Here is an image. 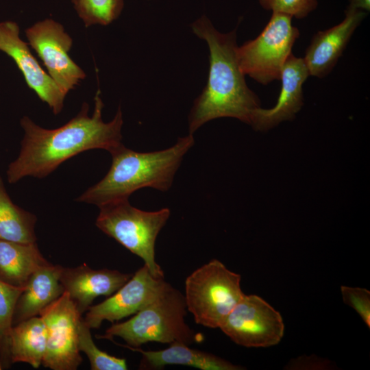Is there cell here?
I'll use <instances>...</instances> for the list:
<instances>
[{"instance_id": "12", "label": "cell", "mask_w": 370, "mask_h": 370, "mask_svg": "<svg viewBox=\"0 0 370 370\" xmlns=\"http://www.w3.org/2000/svg\"><path fill=\"white\" fill-rule=\"evenodd\" d=\"M0 51L13 60L27 85L38 97L48 105L54 114H60L66 95L42 68L31 52L29 44L21 39L16 23H0Z\"/></svg>"}, {"instance_id": "8", "label": "cell", "mask_w": 370, "mask_h": 370, "mask_svg": "<svg viewBox=\"0 0 370 370\" xmlns=\"http://www.w3.org/2000/svg\"><path fill=\"white\" fill-rule=\"evenodd\" d=\"M219 328L239 345L267 347L280 342L284 323L280 313L262 298L244 295Z\"/></svg>"}, {"instance_id": "9", "label": "cell", "mask_w": 370, "mask_h": 370, "mask_svg": "<svg viewBox=\"0 0 370 370\" xmlns=\"http://www.w3.org/2000/svg\"><path fill=\"white\" fill-rule=\"evenodd\" d=\"M82 314L66 292L39 315L47 330V346L42 365L53 370H75L82 362L78 348Z\"/></svg>"}, {"instance_id": "14", "label": "cell", "mask_w": 370, "mask_h": 370, "mask_svg": "<svg viewBox=\"0 0 370 370\" xmlns=\"http://www.w3.org/2000/svg\"><path fill=\"white\" fill-rule=\"evenodd\" d=\"M367 13L347 8L340 23L314 35L304 58L310 75L322 78L331 72Z\"/></svg>"}, {"instance_id": "13", "label": "cell", "mask_w": 370, "mask_h": 370, "mask_svg": "<svg viewBox=\"0 0 370 370\" xmlns=\"http://www.w3.org/2000/svg\"><path fill=\"white\" fill-rule=\"evenodd\" d=\"M309 75L304 58L291 53L282 69V88L275 105L269 109L257 108L250 125L257 131H267L282 121L294 119L303 106L302 87Z\"/></svg>"}, {"instance_id": "25", "label": "cell", "mask_w": 370, "mask_h": 370, "mask_svg": "<svg viewBox=\"0 0 370 370\" xmlns=\"http://www.w3.org/2000/svg\"><path fill=\"white\" fill-rule=\"evenodd\" d=\"M343 302L354 308L370 328V292L360 287L341 286Z\"/></svg>"}, {"instance_id": "19", "label": "cell", "mask_w": 370, "mask_h": 370, "mask_svg": "<svg viewBox=\"0 0 370 370\" xmlns=\"http://www.w3.org/2000/svg\"><path fill=\"white\" fill-rule=\"evenodd\" d=\"M47 346V330L39 316L12 325L9 335L11 362H25L34 368L42 364Z\"/></svg>"}, {"instance_id": "23", "label": "cell", "mask_w": 370, "mask_h": 370, "mask_svg": "<svg viewBox=\"0 0 370 370\" xmlns=\"http://www.w3.org/2000/svg\"><path fill=\"white\" fill-rule=\"evenodd\" d=\"M25 287L9 285L0 280V355L9 362V335L17 299Z\"/></svg>"}, {"instance_id": "6", "label": "cell", "mask_w": 370, "mask_h": 370, "mask_svg": "<svg viewBox=\"0 0 370 370\" xmlns=\"http://www.w3.org/2000/svg\"><path fill=\"white\" fill-rule=\"evenodd\" d=\"M241 275L213 259L191 273L185 280L184 299L195 321L209 328L220 327L244 296Z\"/></svg>"}, {"instance_id": "7", "label": "cell", "mask_w": 370, "mask_h": 370, "mask_svg": "<svg viewBox=\"0 0 370 370\" xmlns=\"http://www.w3.org/2000/svg\"><path fill=\"white\" fill-rule=\"evenodd\" d=\"M292 18L286 14L272 12L269 22L256 38L237 46V61L245 75L262 85L280 79L282 67L299 36Z\"/></svg>"}, {"instance_id": "28", "label": "cell", "mask_w": 370, "mask_h": 370, "mask_svg": "<svg viewBox=\"0 0 370 370\" xmlns=\"http://www.w3.org/2000/svg\"><path fill=\"white\" fill-rule=\"evenodd\" d=\"M2 369V366H1V362H0V369Z\"/></svg>"}, {"instance_id": "10", "label": "cell", "mask_w": 370, "mask_h": 370, "mask_svg": "<svg viewBox=\"0 0 370 370\" xmlns=\"http://www.w3.org/2000/svg\"><path fill=\"white\" fill-rule=\"evenodd\" d=\"M25 35L48 74L66 95L86 77L85 72L69 56L73 40L62 24L45 18L27 28Z\"/></svg>"}, {"instance_id": "21", "label": "cell", "mask_w": 370, "mask_h": 370, "mask_svg": "<svg viewBox=\"0 0 370 370\" xmlns=\"http://www.w3.org/2000/svg\"><path fill=\"white\" fill-rule=\"evenodd\" d=\"M85 27L108 25L118 18L123 7V0H71Z\"/></svg>"}, {"instance_id": "1", "label": "cell", "mask_w": 370, "mask_h": 370, "mask_svg": "<svg viewBox=\"0 0 370 370\" xmlns=\"http://www.w3.org/2000/svg\"><path fill=\"white\" fill-rule=\"evenodd\" d=\"M92 115L84 102L80 111L64 125L45 129L24 116L20 124L24 132L18 157L8 166V182L14 184L31 176L43 178L62 163L84 151L102 149L111 153L122 145V112L119 108L113 119H102L103 103L98 90L94 98Z\"/></svg>"}, {"instance_id": "5", "label": "cell", "mask_w": 370, "mask_h": 370, "mask_svg": "<svg viewBox=\"0 0 370 370\" xmlns=\"http://www.w3.org/2000/svg\"><path fill=\"white\" fill-rule=\"evenodd\" d=\"M99 208L96 226L142 258L154 277L164 278V272L155 259V243L170 217V209L144 211L132 206L129 199L110 202Z\"/></svg>"}, {"instance_id": "26", "label": "cell", "mask_w": 370, "mask_h": 370, "mask_svg": "<svg viewBox=\"0 0 370 370\" xmlns=\"http://www.w3.org/2000/svg\"><path fill=\"white\" fill-rule=\"evenodd\" d=\"M330 362L317 356L299 357L293 360L286 366L289 369H325Z\"/></svg>"}, {"instance_id": "18", "label": "cell", "mask_w": 370, "mask_h": 370, "mask_svg": "<svg viewBox=\"0 0 370 370\" xmlns=\"http://www.w3.org/2000/svg\"><path fill=\"white\" fill-rule=\"evenodd\" d=\"M48 262L36 242L0 240V280L9 285L25 287L30 276Z\"/></svg>"}, {"instance_id": "11", "label": "cell", "mask_w": 370, "mask_h": 370, "mask_svg": "<svg viewBox=\"0 0 370 370\" xmlns=\"http://www.w3.org/2000/svg\"><path fill=\"white\" fill-rule=\"evenodd\" d=\"M167 282L154 277L144 264L115 293L86 311L84 321L90 329H98L103 321L114 323L136 314L152 301Z\"/></svg>"}, {"instance_id": "17", "label": "cell", "mask_w": 370, "mask_h": 370, "mask_svg": "<svg viewBox=\"0 0 370 370\" xmlns=\"http://www.w3.org/2000/svg\"><path fill=\"white\" fill-rule=\"evenodd\" d=\"M124 347L142 354L140 369H159L169 365H185L202 370L245 369L212 354L190 348L180 343H171L169 347L156 351H145L128 345Z\"/></svg>"}, {"instance_id": "16", "label": "cell", "mask_w": 370, "mask_h": 370, "mask_svg": "<svg viewBox=\"0 0 370 370\" xmlns=\"http://www.w3.org/2000/svg\"><path fill=\"white\" fill-rule=\"evenodd\" d=\"M62 269V266L49 262L30 276L16 303L12 325L38 316L42 309L63 294L60 280Z\"/></svg>"}, {"instance_id": "2", "label": "cell", "mask_w": 370, "mask_h": 370, "mask_svg": "<svg viewBox=\"0 0 370 370\" xmlns=\"http://www.w3.org/2000/svg\"><path fill=\"white\" fill-rule=\"evenodd\" d=\"M210 51L207 84L195 99L188 117L189 134L221 117L237 119L251 125L254 112L260 107L258 96L247 86L236 58V29L227 34L217 30L206 15L191 25Z\"/></svg>"}, {"instance_id": "3", "label": "cell", "mask_w": 370, "mask_h": 370, "mask_svg": "<svg viewBox=\"0 0 370 370\" xmlns=\"http://www.w3.org/2000/svg\"><path fill=\"white\" fill-rule=\"evenodd\" d=\"M193 134L179 138L172 147L156 151L139 152L123 144L112 151L108 172L88 188L76 201L98 207L115 201L129 199L135 191L146 187L166 191L185 154L193 146Z\"/></svg>"}, {"instance_id": "15", "label": "cell", "mask_w": 370, "mask_h": 370, "mask_svg": "<svg viewBox=\"0 0 370 370\" xmlns=\"http://www.w3.org/2000/svg\"><path fill=\"white\" fill-rule=\"evenodd\" d=\"M132 275L113 269H93L83 264L72 268L62 267L60 280L82 314L97 297L110 296Z\"/></svg>"}, {"instance_id": "24", "label": "cell", "mask_w": 370, "mask_h": 370, "mask_svg": "<svg viewBox=\"0 0 370 370\" xmlns=\"http://www.w3.org/2000/svg\"><path fill=\"white\" fill-rule=\"evenodd\" d=\"M261 7L272 12H280L302 19L314 11L317 0H258Z\"/></svg>"}, {"instance_id": "22", "label": "cell", "mask_w": 370, "mask_h": 370, "mask_svg": "<svg viewBox=\"0 0 370 370\" xmlns=\"http://www.w3.org/2000/svg\"><path fill=\"white\" fill-rule=\"evenodd\" d=\"M90 328L82 318L78 332V348L88 357L92 370H126V360L111 356L99 349L95 344Z\"/></svg>"}, {"instance_id": "4", "label": "cell", "mask_w": 370, "mask_h": 370, "mask_svg": "<svg viewBox=\"0 0 370 370\" xmlns=\"http://www.w3.org/2000/svg\"><path fill=\"white\" fill-rule=\"evenodd\" d=\"M187 308L184 295L167 283L161 293L130 319L113 323L97 336L112 341L123 338L126 345L140 347L149 342L180 343L188 345L203 340L185 321Z\"/></svg>"}, {"instance_id": "27", "label": "cell", "mask_w": 370, "mask_h": 370, "mask_svg": "<svg viewBox=\"0 0 370 370\" xmlns=\"http://www.w3.org/2000/svg\"><path fill=\"white\" fill-rule=\"evenodd\" d=\"M347 8L369 12L370 0H349Z\"/></svg>"}, {"instance_id": "20", "label": "cell", "mask_w": 370, "mask_h": 370, "mask_svg": "<svg viewBox=\"0 0 370 370\" xmlns=\"http://www.w3.org/2000/svg\"><path fill=\"white\" fill-rule=\"evenodd\" d=\"M36 216L16 205L6 191L0 177V240L36 242Z\"/></svg>"}]
</instances>
